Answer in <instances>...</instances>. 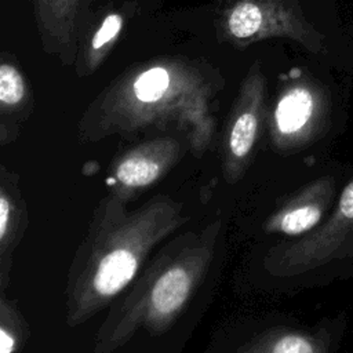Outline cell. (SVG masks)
Wrapping results in <instances>:
<instances>
[{"instance_id": "8992f818", "label": "cell", "mask_w": 353, "mask_h": 353, "mask_svg": "<svg viewBox=\"0 0 353 353\" xmlns=\"http://www.w3.org/2000/svg\"><path fill=\"white\" fill-rule=\"evenodd\" d=\"M265 99L266 77L256 61L240 84L225 128L223 170L228 181L233 182L248 163L265 116Z\"/></svg>"}, {"instance_id": "30bf717a", "label": "cell", "mask_w": 353, "mask_h": 353, "mask_svg": "<svg viewBox=\"0 0 353 353\" xmlns=\"http://www.w3.org/2000/svg\"><path fill=\"white\" fill-rule=\"evenodd\" d=\"M33 109V92L17 58L0 55V137L7 142L18 132L19 124Z\"/></svg>"}, {"instance_id": "ba28073f", "label": "cell", "mask_w": 353, "mask_h": 353, "mask_svg": "<svg viewBox=\"0 0 353 353\" xmlns=\"http://www.w3.org/2000/svg\"><path fill=\"white\" fill-rule=\"evenodd\" d=\"M32 7L44 52L63 66L74 65L88 0H32Z\"/></svg>"}, {"instance_id": "277c9868", "label": "cell", "mask_w": 353, "mask_h": 353, "mask_svg": "<svg viewBox=\"0 0 353 353\" xmlns=\"http://www.w3.org/2000/svg\"><path fill=\"white\" fill-rule=\"evenodd\" d=\"M222 41L244 48L269 37H285L307 51L324 50L323 34L306 19L298 0H226L218 12Z\"/></svg>"}, {"instance_id": "6da1fadb", "label": "cell", "mask_w": 353, "mask_h": 353, "mask_svg": "<svg viewBox=\"0 0 353 353\" xmlns=\"http://www.w3.org/2000/svg\"><path fill=\"white\" fill-rule=\"evenodd\" d=\"M222 87V74L208 65L157 58L114 79L87 108L80 130L88 138H101L179 123L192 127L193 146L204 149L214 128L210 101Z\"/></svg>"}, {"instance_id": "5bb4252c", "label": "cell", "mask_w": 353, "mask_h": 353, "mask_svg": "<svg viewBox=\"0 0 353 353\" xmlns=\"http://www.w3.org/2000/svg\"><path fill=\"white\" fill-rule=\"evenodd\" d=\"M19 212L17 210V199L11 192V183H1L0 189V248L1 255L7 250H12L17 243V228L19 222Z\"/></svg>"}, {"instance_id": "9a60e30c", "label": "cell", "mask_w": 353, "mask_h": 353, "mask_svg": "<svg viewBox=\"0 0 353 353\" xmlns=\"http://www.w3.org/2000/svg\"><path fill=\"white\" fill-rule=\"evenodd\" d=\"M17 347V334L8 330L4 320L0 323V353H14Z\"/></svg>"}, {"instance_id": "7c38bea8", "label": "cell", "mask_w": 353, "mask_h": 353, "mask_svg": "<svg viewBox=\"0 0 353 353\" xmlns=\"http://www.w3.org/2000/svg\"><path fill=\"white\" fill-rule=\"evenodd\" d=\"M125 23L124 14L120 11H109L91 33H87L80 43L77 58L74 62L76 74L79 77L91 76L110 54L117 43Z\"/></svg>"}, {"instance_id": "52a82bcc", "label": "cell", "mask_w": 353, "mask_h": 353, "mask_svg": "<svg viewBox=\"0 0 353 353\" xmlns=\"http://www.w3.org/2000/svg\"><path fill=\"white\" fill-rule=\"evenodd\" d=\"M324 110V91L312 80L301 79L288 84L272 113L274 143L287 148L306 141L317 128Z\"/></svg>"}, {"instance_id": "8fae6325", "label": "cell", "mask_w": 353, "mask_h": 353, "mask_svg": "<svg viewBox=\"0 0 353 353\" xmlns=\"http://www.w3.org/2000/svg\"><path fill=\"white\" fill-rule=\"evenodd\" d=\"M332 196L330 179L316 181L284 204L265 223V230L287 236H299L317 226Z\"/></svg>"}, {"instance_id": "3957f363", "label": "cell", "mask_w": 353, "mask_h": 353, "mask_svg": "<svg viewBox=\"0 0 353 353\" xmlns=\"http://www.w3.org/2000/svg\"><path fill=\"white\" fill-rule=\"evenodd\" d=\"M219 230L221 222L215 221L196 237L185 236L176 248L160 254L125 298L112 327L105 328L99 347L113 350L139 328L157 334L170 327L207 272Z\"/></svg>"}, {"instance_id": "4fadbf2b", "label": "cell", "mask_w": 353, "mask_h": 353, "mask_svg": "<svg viewBox=\"0 0 353 353\" xmlns=\"http://www.w3.org/2000/svg\"><path fill=\"white\" fill-rule=\"evenodd\" d=\"M239 353H321L319 343L299 332L268 334Z\"/></svg>"}, {"instance_id": "9c48e42d", "label": "cell", "mask_w": 353, "mask_h": 353, "mask_svg": "<svg viewBox=\"0 0 353 353\" xmlns=\"http://www.w3.org/2000/svg\"><path fill=\"white\" fill-rule=\"evenodd\" d=\"M181 142L171 137L146 141L125 152L113 167L119 185L135 190L154 183L179 159Z\"/></svg>"}, {"instance_id": "7a4b0ae2", "label": "cell", "mask_w": 353, "mask_h": 353, "mask_svg": "<svg viewBox=\"0 0 353 353\" xmlns=\"http://www.w3.org/2000/svg\"><path fill=\"white\" fill-rule=\"evenodd\" d=\"M186 219L182 204L163 196L132 211L120 197L105 200L70 272L69 325L110 303L134 280L150 250Z\"/></svg>"}, {"instance_id": "5b68a950", "label": "cell", "mask_w": 353, "mask_h": 353, "mask_svg": "<svg viewBox=\"0 0 353 353\" xmlns=\"http://www.w3.org/2000/svg\"><path fill=\"white\" fill-rule=\"evenodd\" d=\"M353 254V181L345 186L327 223L291 244H281L265 256V268L276 276H291L334 258Z\"/></svg>"}]
</instances>
